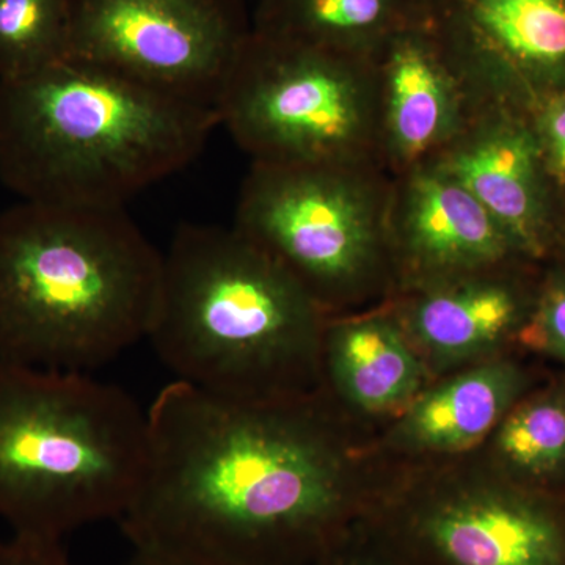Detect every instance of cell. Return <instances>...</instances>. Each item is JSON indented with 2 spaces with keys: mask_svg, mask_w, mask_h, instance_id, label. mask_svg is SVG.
<instances>
[{
  "mask_svg": "<svg viewBox=\"0 0 565 565\" xmlns=\"http://www.w3.org/2000/svg\"><path fill=\"white\" fill-rule=\"evenodd\" d=\"M470 275L429 288L394 294L392 310L426 351L445 359L494 351L519 338L533 311L537 285H526L522 267Z\"/></svg>",
  "mask_w": 565,
  "mask_h": 565,
  "instance_id": "5bb4252c",
  "label": "cell"
},
{
  "mask_svg": "<svg viewBox=\"0 0 565 565\" xmlns=\"http://www.w3.org/2000/svg\"><path fill=\"white\" fill-rule=\"evenodd\" d=\"M215 111L252 163L382 167L371 58L252 29Z\"/></svg>",
  "mask_w": 565,
  "mask_h": 565,
  "instance_id": "52a82bcc",
  "label": "cell"
},
{
  "mask_svg": "<svg viewBox=\"0 0 565 565\" xmlns=\"http://www.w3.org/2000/svg\"><path fill=\"white\" fill-rule=\"evenodd\" d=\"M426 22L487 102L565 92V0H426Z\"/></svg>",
  "mask_w": 565,
  "mask_h": 565,
  "instance_id": "30bf717a",
  "label": "cell"
},
{
  "mask_svg": "<svg viewBox=\"0 0 565 565\" xmlns=\"http://www.w3.org/2000/svg\"><path fill=\"white\" fill-rule=\"evenodd\" d=\"M125 565H184L163 559V557L147 555V553L134 552Z\"/></svg>",
  "mask_w": 565,
  "mask_h": 565,
  "instance_id": "cb8c5ba5",
  "label": "cell"
},
{
  "mask_svg": "<svg viewBox=\"0 0 565 565\" xmlns=\"http://www.w3.org/2000/svg\"><path fill=\"white\" fill-rule=\"evenodd\" d=\"M70 58V0H0V81Z\"/></svg>",
  "mask_w": 565,
  "mask_h": 565,
  "instance_id": "d6986e66",
  "label": "cell"
},
{
  "mask_svg": "<svg viewBox=\"0 0 565 565\" xmlns=\"http://www.w3.org/2000/svg\"><path fill=\"white\" fill-rule=\"evenodd\" d=\"M516 343L565 364V269L556 267L539 282L533 311Z\"/></svg>",
  "mask_w": 565,
  "mask_h": 565,
  "instance_id": "ffe728a7",
  "label": "cell"
},
{
  "mask_svg": "<svg viewBox=\"0 0 565 565\" xmlns=\"http://www.w3.org/2000/svg\"><path fill=\"white\" fill-rule=\"evenodd\" d=\"M530 117L546 172L565 195V92L535 104Z\"/></svg>",
  "mask_w": 565,
  "mask_h": 565,
  "instance_id": "44dd1931",
  "label": "cell"
},
{
  "mask_svg": "<svg viewBox=\"0 0 565 565\" xmlns=\"http://www.w3.org/2000/svg\"><path fill=\"white\" fill-rule=\"evenodd\" d=\"M390 192L392 177L379 166L252 163L233 228L330 315L366 294L394 291Z\"/></svg>",
  "mask_w": 565,
  "mask_h": 565,
  "instance_id": "8992f818",
  "label": "cell"
},
{
  "mask_svg": "<svg viewBox=\"0 0 565 565\" xmlns=\"http://www.w3.org/2000/svg\"><path fill=\"white\" fill-rule=\"evenodd\" d=\"M148 415L120 523L134 552L184 565H322L351 516L340 460L303 394L241 399L184 382Z\"/></svg>",
  "mask_w": 565,
  "mask_h": 565,
  "instance_id": "6da1fadb",
  "label": "cell"
},
{
  "mask_svg": "<svg viewBox=\"0 0 565 565\" xmlns=\"http://www.w3.org/2000/svg\"><path fill=\"white\" fill-rule=\"evenodd\" d=\"M250 32L243 0H70V57L212 109Z\"/></svg>",
  "mask_w": 565,
  "mask_h": 565,
  "instance_id": "ba28073f",
  "label": "cell"
},
{
  "mask_svg": "<svg viewBox=\"0 0 565 565\" xmlns=\"http://www.w3.org/2000/svg\"><path fill=\"white\" fill-rule=\"evenodd\" d=\"M563 252H565V232L563 234V237H561V243H559V247H557L556 255H559V253H563ZM564 269H565V267H564Z\"/></svg>",
  "mask_w": 565,
  "mask_h": 565,
  "instance_id": "d4e9b609",
  "label": "cell"
},
{
  "mask_svg": "<svg viewBox=\"0 0 565 565\" xmlns=\"http://www.w3.org/2000/svg\"><path fill=\"white\" fill-rule=\"evenodd\" d=\"M426 21V0H259L252 29L319 50L373 57L394 33Z\"/></svg>",
  "mask_w": 565,
  "mask_h": 565,
  "instance_id": "2e32d148",
  "label": "cell"
},
{
  "mask_svg": "<svg viewBox=\"0 0 565 565\" xmlns=\"http://www.w3.org/2000/svg\"><path fill=\"white\" fill-rule=\"evenodd\" d=\"M494 455L505 481L565 494V379L526 393L498 424Z\"/></svg>",
  "mask_w": 565,
  "mask_h": 565,
  "instance_id": "ac0fdd59",
  "label": "cell"
},
{
  "mask_svg": "<svg viewBox=\"0 0 565 565\" xmlns=\"http://www.w3.org/2000/svg\"><path fill=\"white\" fill-rule=\"evenodd\" d=\"M329 315L243 234L182 225L163 252L150 341L177 381L221 396H299Z\"/></svg>",
  "mask_w": 565,
  "mask_h": 565,
  "instance_id": "277c9868",
  "label": "cell"
},
{
  "mask_svg": "<svg viewBox=\"0 0 565 565\" xmlns=\"http://www.w3.org/2000/svg\"><path fill=\"white\" fill-rule=\"evenodd\" d=\"M371 539L404 565H565V494L501 479L399 505Z\"/></svg>",
  "mask_w": 565,
  "mask_h": 565,
  "instance_id": "9c48e42d",
  "label": "cell"
},
{
  "mask_svg": "<svg viewBox=\"0 0 565 565\" xmlns=\"http://www.w3.org/2000/svg\"><path fill=\"white\" fill-rule=\"evenodd\" d=\"M0 565H74L62 541L39 535L11 534L0 542Z\"/></svg>",
  "mask_w": 565,
  "mask_h": 565,
  "instance_id": "7402d4cb",
  "label": "cell"
},
{
  "mask_svg": "<svg viewBox=\"0 0 565 565\" xmlns=\"http://www.w3.org/2000/svg\"><path fill=\"white\" fill-rule=\"evenodd\" d=\"M379 161L390 177L434 162L489 104L427 22L374 52Z\"/></svg>",
  "mask_w": 565,
  "mask_h": 565,
  "instance_id": "4fadbf2b",
  "label": "cell"
},
{
  "mask_svg": "<svg viewBox=\"0 0 565 565\" xmlns=\"http://www.w3.org/2000/svg\"><path fill=\"white\" fill-rule=\"evenodd\" d=\"M388 245L394 294L533 264L473 193L435 163L392 178Z\"/></svg>",
  "mask_w": 565,
  "mask_h": 565,
  "instance_id": "7c38bea8",
  "label": "cell"
},
{
  "mask_svg": "<svg viewBox=\"0 0 565 565\" xmlns=\"http://www.w3.org/2000/svg\"><path fill=\"white\" fill-rule=\"evenodd\" d=\"M218 115L70 57L0 81V180L22 202L125 207L199 158Z\"/></svg>",
  "mask_w": 565,
  "mask_h": 565,
  "instance_id": "7a4b0ae2",
  "label": "cell"
},
{
  "mask_svg": "<svg viewBox=\"0 0 565 565\" xmlns=\"http://www.w3.org/2000/svg\"><path fill=\"white\" fill-rule=\"evenodd\" d=\"M323 565H404L394 559L392 555L375 544L373 539L367 537L366 542L352 546L351 537L345 539L343 544L334 550Z\"/></svg>",
  "mask_w": 565,
  "mask_h": 565,
  "instance_id": "603a6c76",
  "label": "cell"
},
{
  "mask_svg": "<svg viewBox=\"0 0 565 565\" xmlns=\"http://www.w3.org/2000/svg\"><path fill=\"white\" fill-rule=\"evenodd\" d=\"M530 385L519 363H486L423 396L401 426L403 440L427 451L470 448L503 422Z\"/></svg>",
  "mask_w": 565,
  "mask_h": 565,
  "instance_id": "9a60e30c",
  "label": "cell"
},
{
  "mask_svg": "<svg viewBox=\"0 0 565 565\" xmlns=\"http://www.w3.org/2000/svg\"><path fill=\"white\" fill-rule=\"evenodd\" d=\"M322 349L334 381L364 411L382 412L411 399L422 385V366L393 310L355 319H327Z\"/></svg>",
  "mask_w": 565,
  "mask_h": 565,
  "instance_id": "e0dca14e",
  "label": "cell"
},
{
  "mask_svg": "<svg viewBox=\"0 0 565 565\" xmlns=\"http://www.w3.org/2000/svg\"><path fill=\"white\" fill-rule=\"evenodd\" d=\"M148 415L90 373L0 362V519L58 539L121 519L147 462Z\"/></svg>",
  "mask_w": 565,
  "mask_h": 565,
  "instance_id": "5b68a950",
  "label": "cell"
},
{
  "mask_svg": "<svg viewBox=\"0 0 565 565\" xmlns=\"http://www.w3.org/2000/svg\"><path fill=\"white\" fill-rule=\"evenodd\" d=\"M462 182L526 262L553 258L563 193L546 172L530 110L489 103L434 162Z\"/></svg>",
  "mask_w": 565,
  "mask_h": 565,
  "instance_id": "8fae6325",
  "label": "cell"
},
{
  "mask_svg": "<svg viewBox=\"0 0 565 565\" xmlns=\"http://www.w3.org/2000/svg\"><path fill=\"white\" fill-rule=\"evenodd\" d=\"M162 262L125 207L0 212V362L92 373L147 340Z\"/></svg>",
  "mask_w": 565,
  "mask_h": 565,
  "instance_id": "3957f363",
  "label": "cell"
}]
</instances>
